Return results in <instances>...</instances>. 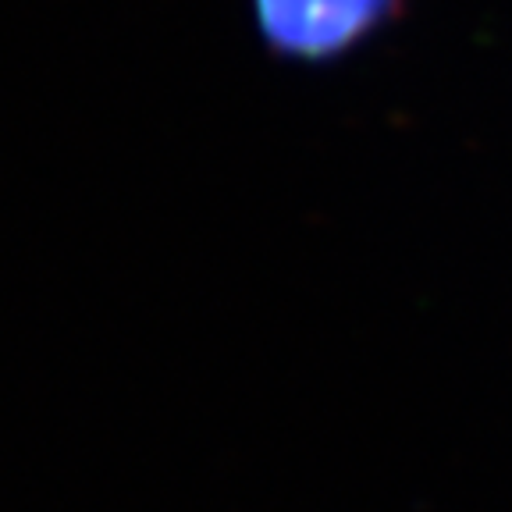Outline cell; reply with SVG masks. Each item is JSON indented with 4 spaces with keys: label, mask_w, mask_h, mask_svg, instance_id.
<instances>
[{
    "label": "cell",
    "mask_w": 512,
    "mask_h": 512,
    "mask_svg": "<svg viewBox=\"0 0 512 512\" xmlns=\"http://www.w3.org/2000/svg\"><path fill=\"white\" fill-rule=\"evenodd\" d=\"M395 11L399 0H249L264 50L292 64L338 61Z\"/></svg>",
    "instance_id": "cell-1"
}]
</instances>
